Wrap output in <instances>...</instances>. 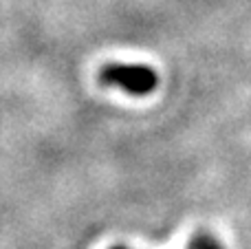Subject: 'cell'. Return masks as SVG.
Listing matches in <instances>:
<instances>
[{
	"mask_svg": "<svg viewBox=\"0 0 251 249\" xmlns=\"http://www.w3.org/2000/svg\"><path fill=\"white\" fill-rule=\"evenodd\" d=\"M190 249H221V245L207 234H196L190 243Z\"/></svg>",
	"mask_w": 251,
	"mask_h": 249,
	"instance_id": "cell-2",
	"label": "cell"
},
{
	"mask_svg": "<svg viewBox=\"0 0 251 249\" xmlns=\"http://www.w3.org/2000/svg\"><path fill=\"white\" fill-rule=\"evenodd\" d=\"M100 82L104 86H119L130 95H148L156 88L159 79L150 66L113 62L100 71Z\"/></svg>",
	"mask_w": 251,
	"mask_h": 249,
	"instance_id": "cell-1",
	"label": "cell"
},
{
	"mask_svg": "<svg viewBox=\"0 0 251 249\" xmlns=\"http://www.w3.org/2000/svg\"><path fill=\"white\" fill-rule=\"evenodd\" d=\"M113 249H126V247H113Z\"/></svg>",
	"mask_w": 251,
	"mask_h": 249,
	"instance_id": "cell-3",
	"label": "cell"
}]
</instances>
